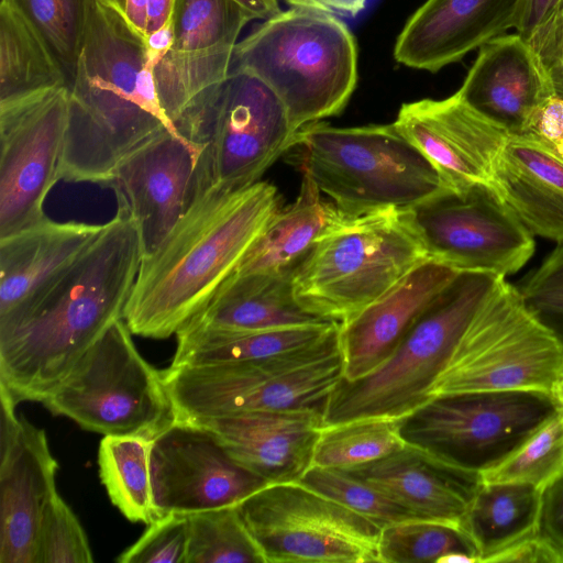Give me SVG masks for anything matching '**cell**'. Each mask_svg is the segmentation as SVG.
<instances>
[{"instance_id": "1", "label": "cell", "mask_w": 563, "mask_h": 563, "mask_svg": "<svg viewBox=\"0 0 563 563\" xmlns=\"http://www.w3.org/2000/svg\"><path fill=\"white\" fill-rule=\"evenodd\" d=\"M142 257L137 225L118 206L46 295L0 334V387L16 404L43 402L99 336L123 319Z\"/></svg>"}, {"instance_id": "2", "label": "cell", "mask_w": 563, "mask_h": 563, "mask_svg": "<svg viewBox=\"0 0 563 563\" xmlns=\"http://www.w3.org/2000/svg\"><path fill=\"white\" fill-rule=\"evenodd\" d=\"M266 181L200 191L159 246L142 257L123 319L135 335L166 339L197 316L235 272L279 209Z\"/></svg>"}, {"instance_id": "3", "label": "cell", "mask_w": 563, "mask_h": 563, "mask_svg": "<svg viewBox=\"0 0 563 563\" xmlns=\"http://www.w3.org/2000/svg\"><path fill=\"white\" fill-rule=\"evenodd\" d=\"M166 129L146 42L95 0L75 76L60 179L106 186L119 163Z\"/></svg>"}, {"instance_id": "4", "label": "cell", "mask_w": 563, "mask_h": 563, "mask_svg": "<svg viewBox=\"0 0 563 563\" xmlns=\"http://www.w3.org/2000/svg\"><path fill=\"white\" fill-rule=\"evenodd\" d=\"M232 69L266 82L297 132L343 111L357 84V45L338 15L290 8L236 43Z\"/></svg>"}, {"instance_id": "5", "label": "cell", "mask_w": 563, "mask_h": 563, "mask_svg": "<svg viewBox=\"0 0 563 563\" xmlns=\"http://www.w3.org/2000/svg\"><path fill=\"white\" fill-rule=\"evenodd\" d=\"M427 260L409 210L340 211L296 266L294 295L309 313L341 325Z\"/></svg>"}, {"instance_id": "6", "label": "cell", "mask_w": 563, "mask_h": 563, "mask_svg": "<svg viewBox=\"0 0 563 563\" xmlns=\"http://www.w3.org/2000/svg\"><path fill=\"white\" fill-rule=\"evenodd\" d=\"M294 147L302 174L344 214L410 210L445 189L394 123L336 128L319 121L296 132Z\"/></svg>"}, {"instance_id": "7", "label": "cell", "mask_w": 563, "mask_h": 563, "mask_svg": "<svg viewBox=\"0 0 563 563\" xmlns=\"http://www.w3.org/2000/svg\"><path fill=\"white\" fill-rule=\"evenodd\" d=\"M498 278L459 273L385 363L362 378H342L327 400L324 426L363 418L401 419L430 400L437 378Z\"/></svg>"}, {"instance_id": "8", "label": "cell", "mask_w": 563, "mask_h": 563, "mask_svg": "<svg viewBox=\"0 0 563 563\" xmlns=\"http://www.w3.org/2000/svg\"><path fill=\"white\" fill-rule=\"evenodd\" d=\"M340 327V325H339ZM176 419L261 410L321 409L344 377L339 329L297 351L162 372Z\"/></svg>"}, {"instance_id": "9", "label": "cell", "mask_w": 563, "mask_h": 563, "mask_svg": "<svg viewBox=\"0 0 563 563\" xmlns=\"http://www.w3.org/2000/svg\"><path fill=\"white\" fill-rule=\"evenodd\" d=\"M200 151L199 191L247 188L294 145L287 111L257 76L232 69L174 123Z\"/></svg>"}, {"instance_id": "10", "label": "cell", "mask_w": 563, "mask_h": 563, "mask_svg": "<svg viewBox=\"0 0 563 563\" xmlns=\"http://www.w3.org/2000/svg\"><path fill=\"white\" fill-rule=\"evenodd\" d=\"M563 347L499 277L472 317L430 396L531 390L552 395Z\"/></svg>"}, {"instance_id": "11", "label": "cell", "mask_w": 563, "mask_h": 563, "mask_svg": "<svg viewBox=\"0 0 563 563\" xmlns=\"http://www.w3.org/2000/svg\"><path fill=\"white\" fill-rule=\"evenodd\" d=\"M132 334L124 319L112 323L42 404L92 432L152 440L176 416L162 372Z\"/></svg>"}, {"instance_id": "12", "label": "cell", "mask_w": 563, "mask_h": 563, "mask_svg": "<svg viewBox=\"0 0 563 563\" xmlns=\"http://www.w3.org/2000/svg\"><path fill=\"white\" fill-rule=\"evenodd\" d=\"M559 408L531 390L434 396L400 419V433L443 464L479 479L504 461Z\"/></svg>"}, {"instance_id": "13", "label": "cell", "mask_w": 563, "mask_h": 563, "mask_svg": "<svg viewBox=\"0 0 563 563\" xmlns=\"http://www.w3.org/2000/svg\"><path fill=\"white\" fill-rule=\"evenodd\" d=\"M238 508L265 563L379 562L382 528L299 482L269 484Z\"/></svg>"}, {"instance_id": "14", "label": "cell", "mask_w": 563, "mask_h": 563, "mask_svg": "<svg viewBox=\"0 0 563 563\" xmlns=\"http://www.w3.org/2000/svg\"><path fill=\"white\" fill-rule=\"evenodd\" d=\"M430 260L459 272L506 277L534 253V239L495 187L444 189L409 210Z\"/></svg>"}, {"instance_id": "15", "label": "cell", "mask_w": 563, "mask_h": 563, "mask_svg": "<svg viewBox=\"0 0 563 563\" xmlns=\"http://www.w3.org/2000/svg\"><path fill=\"white\" fill-rule=\"evenodd\" d=\"M67 123L68 87L0 104V238L46 218Z\"/></svg>"}, {"instance_id": "16", "label": "cell", "mask_w": 563, "mask_h": 563, "mask_svg": "<svg viewBox=\"0 0 563 563\" xmlns=\"http://www.w3.org/2000/svg\"><path fill=\"white\" fill-rule=\"evenodd\" d=\"M252 20L233 0H176L170 46L147 49L159 103L173 124L227 78L238 37Z\"/></svg>"}, {"instance_id": "17", "label": "cell", "mask_w": 563, "mask_h": 563, "mask_svg": "<svg viewBox=\"0 0 563 563\" xmlns=\"http://www.w3.org/2000/svg\"><path fill=\"white\" fill-rule=\"evenodd\" d=\"M151 467L158 517L235 506L269 485L186 420L175 419L152 439Z\"/></svg>"}, {"instance_id": "18", "label": "cell", "mask_w": 563, "mask_h": 563, "mask_svg": "<svg viewBox=\"0 0 563 563\" xmlns=\"http://www.w3.org/2000/svg\"><path fill=\"white\" fill-rule=\"evenodd\" d=\"M199 148L166 129L125 156L106 186L134 219L143 256L153 253L197 195Z\"/></svg>"}, {"instance_id": "19", "label": "cell", "mask_w": 563, "mask_h": 563, "mask_svg": "<svg viewBox=\"0 0 563 563\" xmlns=\"http://www.w3.org/2000/svg\"><path fill=\"white\" fill-rule=\"evenodd\" d=\"M394 124L435 168L445 189L495 187L496 163L510 134L471 108L457 91L441 100L404 103Z\"/></svg>"}, {"instance_id": "20", "label": "cell", "mask_w": 563, "mask_h": 563, "mask_svg": "<svg viewBox=\"0 0 563 563\" xmlns=\"http://www.w3.org/2000/svg\"><path fill=\"white\" fill-rule=\"evenodd\" d=\"M212 434L240 465L268 484L294 483L313 463L323 410H261L178 419Z\"/></svg>"}, {"instance_id": "21", "label": "cell", "mask_w": 563, "mask_h": 563, "mask_svg": "<svg viewBox=\"0 0 563 563\" xmlns=\"http://www.w3.org/2000/svg\"><path fill=\"white\" fill-rule=\"evenodd\" d=\"M102 227L45 218L0 238V334L29 313Z\"/></svg>"}, {"instance_id": "22", "label": "cell", "mask_w": 563, "mask_h": 563, "mask_svg": "<svg viewBox=\"0 0 563 563\" xmlns=\"http://www.w3.org/2000/svg\"><path fill=\"white\" fill-rule=\"evenodd\" d=\"M57 468L45 431L21 416L15 431L0 440V563H35Z\"/></svg>"}, {"instance_id": "23", "label": "cell", "mask_w": 563, "mask_h": 563, "mask_svg": "<svg viewBox=\"0 0 563 563\" xmlns=\"http://www.w3.org/2000/svg\"><path fill=\"white\" fill-rule=\"evenodd\" d=\"M523 0H427L397 37L394 58L437 73L515 27Z\"/></svg>"}, {"instance_id": "24", "label": "cell", "mask_w": 563, "mask_h": 563, "mask_svg": "<svg viewBox=\"0 0 563 563\" xmlns=\"http://www.w3.org/2000/svg\"><path fill=\"white\" fill-rule=\"evenodd\" d=\"M459 271L427 260L355 317L339 327L344 379L362 378L385 363L454 280Z\"/></svg>"}, {"instance_id": "25", "label": "cell", "mask_w": 563, "mask_h": 563, "mask_svg": "<svg viewBox=\"0 0 563 563\" xmlns=\"http://www.w3.org/2000/svg\"><path fill=\"white\" fill-rule=\"evenodd\" d=\"M457 93L509 134H521L554 90L538 55L526 38L515 33L479 47Z\"/></svg>"}, {"instance_id": "26", "label": "cell", "mask_w": 563, "mask_h": 563, "mask_svg": "<svg viewBox=\"0 0 563 563\" xmlns=\"http://www.w3.org/2000/svg\"><path fill=\"white\" fill-rule=\"evenodd\" d=\"M344 471L382 490L419 519L461 529L479 483L407 443L379 460Z\"/></svg>"}, {"instance_id": "27", "label": "cell", "mask_w": 563, "mask_h": 563, "mask_svg": "<svg viewBox=\"0 0 563 563\" xmlns=\"http://www.w3.org/2000/svg\"><path fill=\"white\" fill-rule=\"evenodd\" d=\"M495 187L533 235L563 241V161L529 134H510Z\"/></svg>"}, {"instance_id": "28", "label": "cell", "mask_w": 563, "mask_h": 563, "mask_svg": "<svg viewBox=\"0 0 563 563\" xmlns=\"http://www.w3.org/2000/svg\"><path fill=\"white\" fill-rule=\"evenodd\" d=\"M292 274L294 271L233 274L185 325L265 330L332 322L309 313L298 303Z\"/></svg>"}, {"instance_id": "29", "label": "cell", "mask_w": 563, "mask_h": 563, "mask_svg": "<svg viewBox=\"0 0 563 563\" xmlns=\"http://www.w3.org/2000/svg\"><path fill=\"white\" fill-rule=\"evenodd\" d=\"M339 213L303 175L296 200L274 213L233 274L295 271Z\"/></svg>"}, {"instance_id": "30", "label": "cell", "mask_w": 563, "mask_h": 563, "mask_svg": "<svg viewBox=\"0 0 563 563\" xmlns=\"http://www.w3.org/2000/svg\"><path fill=\"white\" fill-rule=\"evenodd\" d=\"M339 329L335 322L265 330L183 327L170 366H199L260 360L308 347Z\"/></svg>"}, {"instance_id": "31", "label": "cell", "mask_w": 563, "mask_h": 563, "mask_svg": "<svg viewBox=\"0 0 563 563\" xmlns=\"http://www.w3.org/2000/svg\"><path fill=\"white\" fill-rule=\"evenodd\" d=\"M541 495V489L528 484L478 483L462 529L479 563L539 531Z\"/></svg>"}, {"instance_id": "32", "label": "cell", "mask_w": 563, "mask_h": 563, "mask_svg": "<svg viewBox=\"0 0 563 563\" xmlns=\"http://www.w3.org/2000/svg\"><path fill=\"white\" fill-rule=\"evenodd\" d=\"M68 87L60 64L10 5L0 3V104Z\"/></svg>"}, {"instance_id": "33", "label": "cell", "mask_w": 563, "mask_h": 563, "mask_svg": "<svg viewBox=\"0 0 563 563\" xmlns=\"http://www.w3.org/2000/svg\"><path fill=\"white\" fill-rule=\"evenodd\" d=\"M152 440L103 435L99 444V475L111 503L132 522L150 525L158 517L153 496Z\"/></svg>"}, {"instance_id": "34", "label": "cell", "mask_w": 563, "mask_h": 563, "mask_svg": "<svg viewBox=\"0 0 563 563\" xmlns=\"http://www.w3.org/2000/svg\"><path fill=\"white\" fill-rule=\"evenodd\" d=\"M405 445L400 419L363 418L324 426L312 466L345 470L379 460Z\"/></svg>"}, {"instance_id": "35", "label": "cell", "mask_w": 563, "mask_h": 563, "mask_svg": "<svg viewBox=\"0 0 563 563\" xmlns=\"http://www.w3.org/2000/svg\"><path fill=\"white\" fill-rule=\"evenodd\" d=\"M41 36L70 85L95 0H1Z\"/></svg>"}, {"instance_id": "36", "label": "cell", "mask_w": 563, "mask_h": 563, "mask_svg": "<svg viewBox=\"0 0 563 563\" xmlns=\"http://www.w3.org/2000/svg\"><path fill=\"white\" fill-rule=\"evenodd\" d=\"M185 563H265L238 505L187 515Z\"/></svg>"}, {"instance_id": "37", "label": "cell", "mask_w": 563, "mask_h": 563, "mask_svg": "<svg viewBox=\"0 0 563 563\" xmlns=\"http://www.w3.org/2000/svg\"><path fill=\"white\" fill-rule=\"evenodd\" d=\"M563 474V408L539 426L510 455L483 473L479 482L520 483L543 489Z\"/></svg>"}, {"instance_id": "38", "label": "cell", "mask_w": 563, "mask_h": 563, "mask_svg": "<svg viewBox=\"0 0 563 563\" xmlns=\"http://www.w3.org/2000/svg\"><path fill=\"white\" fill-rule=\"evenodd\" d=\"M454 552L475 556L476 549L463 529L430 520H408L382 528L378 553L380 563H440Z\"/></svg>"}, {"instance_id": "39", "label": "cell", "mask_w": 563, "mask_h": 563, "mask_svg": "<svg viewBox=\"0 0 563 563\" xmlns=\"http://www.w3.org/2000/svg\"><path fill=\"white\" fill-rule=\"evenodd\" d=\"M299 483L366 517L380 528L419 519L382 490L341 468L311 466Z\"/></svg>"}, {"instance_id": "40", "label": "cell", "mask_w": 563, "mask_h": 563, "mask_svg": "<svg viewBox=\"0 0 563 563\" xmlns=\"http://www.w3.org/2000/svg\"><path fill=\"white\" fill-rule=\"evenodd\" d=\"M88 538L74 511L56 493L38 528L35 563H91Z\"/></svg>"}, {"instance_id": "41", "label": "cell", "mask_w": 563, "mask_h": 563, "mask_svg": "<svg viewBox=\"0 0 563 563\" xmlns=\"http://www.w3.org/2000/svg\"><path fill=\"white\" fill-rule=\"evenodd\" d=\"M516 287L530 312L563 347V241Z\"/></svg>"}, {"instance_id": "42", "label": "cell", "mask_w": 563, "mask_h": 563, "mask_svg": "<svg viewBox=\"0 0 563 563\" xmlns=\"http://www.w3.org/2000/svg\"><path fill=\"white\" fill-rule=\"evenodd\" d=\"M188 517L166 514L118 558L120 563H185L188 550Z\"/></svg>"}, {"instance_id": "43", "label": "cell", "mask_w": 563, "mask_h": 563, "mask_svg": "<svg viewBox=\"0 0 563 563\" xmlns=\"http://www.w3.org/2000/svg\"><path fill=\"white\" fill-rule=\"evenodd\" d=\"M145 41L172 23L176 0H99Z\"/></svg>"}, {"instance_id": "44", "label": "cell", "mask_w": 563, "mask_h": 563, "mask_svg": "<svg viewBox=\"0 0 563 563\" xmlns=\"http://www.w3.org/2000/svg\"><path fill=\"white\" fill-rule=\"evenodd\" d=\"M521 134L532 135L563 161V98H548Z\"/></svg>"}, {"instance_id": "45", "label": "cell", "mask_w": 563, "mask_h": 563, "mask_svg": "<svg viewBox=\"0 0 563 563\" xmlns=\"http://www.w3.org/2000/svg\"><path fill=\"white\" fill-rule=\"evenodd\" d=\"M527 42L545 69L563 54V0L556 1Z\"/></svg>"}, {"instance_id": "46", "label": "cell", "mask_w": 563, "mask_h": 563, "mask_svg": "<svg viewBox=\"0 0 563 563\" xmlns=\"http://www.w3.org/2000/svg\"><path fill=\"white\" fill-rule=\"evenodd\" d=\"M489 562L563 563V551L538 531L494 554Z\"/></svg>"}, {"instance_id": "47", "label": "cell", "mask_w": 563, "mask_h": 563, "mask_svg": "<svg viewBox=\"0 0 563 563\" xmlns=\"http://www.w3.org/2000/svg\"><path fill=\"white\" fill-rule=\"evenodd\" d=\"M539 531L563 551V474L542 489Z\"/></svg>"}, {"instance_id": "48", "label": "cell", "mask_w": 563, "mask_h": 563, "mask_svg": "<svg viewBox=\"0 0 563 563\" xmlns=\"http://www.w3.org/2000/svg\"><path fill=\"white\" fill-rule=\"evenodd\" d=\"M290 8L319 10L338 16L355 18L366 7L367 0H284Z\"/></svg>"}, {"instance_id": "49", "label": "cell", "mask_w": 563, "mask_h": 563, "mask_svg": "<svg viewBox=\"0 0 563 563\" xmlns=\"http://www.w3.org/2000/svg\"><path fill=\"white\" fill-rule=\"evenodd\" d=\"M558 0H523L515 25L516 33L528 38Z\"/></svg>"}, {"instance_id": "50", "label": "cell", "mask_w": 563, "mask_h": 563, "mask_svg": "<svg viewBox=\"0 0 563 563\" xmlns=\"http://www.w3.org/2000/svg\"><path fill=\"white\" fill-rule=\"evenodd\" d=\"M243 8L252 18L260 20H268L282 10L278 0H233Z\"/></svg>"}, {"instance_id": "51", "label": "cell", "mask_w": 563, "mask_h": 563, "mask_svg": "<svg viewBox=\"0 0 563 563\" xmlns=\"http://www.w3.org/2000/svg\"><path fill=\"white\" fill-rule=\"evenodd\" d=\"M547 70L554 95L563 98V54Z\"/></svg>"}, {"instance_id": "52", "label": "cell", "mask_w": 563, "mask_h": 563, "mask_svg": "<svg viewBox=\"0 0 563 563\" xmlns=\"http://www.w3.org/2000/svg\"><path fill=\"white\" fill-rule=\"evenodd\" d=\"M552 396L558 401V404L563 408V369L554 385Z\"/></svg>"}]
</instances>
